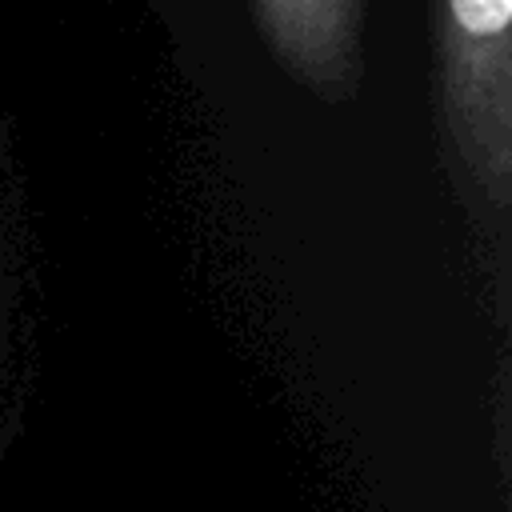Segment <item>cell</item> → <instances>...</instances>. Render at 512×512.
<instances>
[{
	"label": "cell",
	"mask_w": 512,
	"mask_h": 512,
	"mask_svg": "<svg viewBox=\"0 0 512 512\" xmlns=\"http://www.w3.org/2000/svg\"><path fill=\"white\" fill-rule=\"evenodd\" d=\"M512 0H444V108L480 188L508 204Z\"/></svg>",
	"instance_id": "obj_1"
},
{
	"label": "cell",
	"mask_w": 512,
	"mask_h": 512,
	"mask_svg": "<svg viewBox=\"0 0 512 512\" xmlns=\"http://www.w3.org/2000/svg\"><path fill=\"white\" fill-rule=\"evenodd\" d=\"M364 0H256V16L280 60L324 92H344L360 72Z\"/></svg>",
	"instance_id": "obj_2"
}]
</instances>
